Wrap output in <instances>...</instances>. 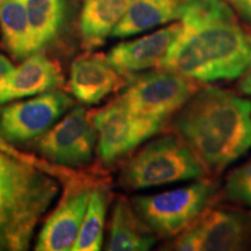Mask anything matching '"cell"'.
<instances>
[{"label": "cell", "instance_id": "obj_1", "mask_svg": "<svg viewBox=\"0 0 251 251\" xmlns=\"http://www.w3.org/2000/svg\"><path fill=\"white\" fill-rule=\"evenodd\" d=\"M171 127L208 172H220L251 148V100L219 87L198 89Z\"/></svg>", "mask_w": 251, "mask_h": 251}, {"label": "cell", "instance_id": "obj_2", "mask_svg": "<svg viewBox=\"0 0 251 251\" xmlns=\"http://www.w3.org/2000/svg\"><path fill=\"white\" fill-rule=\"evenodd\" d=\"M181 26L158 69L211 83L236 79L251 67V30L236 17Z\"/></svg>", "mask_w": 251, "mask_h": 251}, {"label": "cell", "instance_id": "obj_3", "mask_svg": "<svg viewBox=\"0 0 251 251\" xmlns=\"http://www.w3.org/2000/svg\"><path fill=\"white\" fill-rule=\"evenodd\" d=\"M59 194L58 179L0 152V251H25Z\"/></svg>", "mask_w": 251, "mask_h": 251}, {"label": "cell", "instance_id": "obj_4", "mask_svg": "<svg viewBox=\"0 0 251 251\" xmlns=\"http://www.w3.org/2000/svg\"><path fill=\"white\" fill-rule=\"evenodd\" d=\"M208 170L177 134L150 141L127 159L119 183L125 190H144L176 181L205 178Z\"/></svg>", "mask_w": 251, "mask_h": 251}, {"label": "cell", "instance_id": "obj_5", "mask_svg": "<svg viewBox=\"0 0 251 251\" xmlns=\"http://www.w3.org/2000/svg\"><path fill=\"white\" fill-rule=\"evenodd\" d=\"M216 196V185L202 178L171 191L136 196L130 201L157 237L171 238L192 225L213 205Z\"/></svg>", "mask_w": 251, "mask_h": 251}, {"label": "cell", "instance_id": "obj_6", "mask_svg": "<svg viewBox=\"0 0 251 251\" xmlns=\"http://www.w3.org/2000/svg\"><path fill=\"white\" fill-rule=\"evenodd\" d=\"M199 87L198 81L191 78L159 69L130 76L117 99L135 115L165 122Z\"/></svg>", "mask_w": 251, "mask_h": 251}, {"label": "cell", "instance_id": "obj_7", "mask_svg": "<svg viewBox=\"0 0 251 251\" xmlns=\"http://www.w3.org/2000/svg\"><path fill=\"white\" fill-rule=\"evenodd\" d=\"M97 130V153L105 165L114 164L164 128L165 122L135 115L115 98L90 111Z\"/></svg>", "mask_w": 251, "mask_h": 251}, {"label": "cell", "instance_id": "obj_8", "mask_svg": "<svg viewBox=\"0 0 251 251\" xmlns=\"http://www.w3.org/2000/svg\"><path fill=\"white\" fill-rule=\"evenodd\" d=\"M75 106L61 90L47 91L24 101L0 105V136L13 146L31 143Z\"/></svg>", "mask_w": 251, "mask_h": 251}, {"label": "cell", "instance_id": "obj_9", "mask_svg": "<svg viewBox=\"0 0 251 251\" xmlns=\"http://www.w3.org/2000/svg\"><path fill=\"white\" fill-rule=\"evenodd\" d=\"M31 146L52 164L70 169L89 164L97 148V130L90 112L83 106L72 107Z\"/></svg>", "mask_w": 251, "mask_h": 251}, {"label": "cell", "instance_id": "obj_10", "mask_svg": "<svg viewBox=\"0 0 251 251\" xmlns=\"http://www.w3.org/2000/svg\"><path fill=\"white\" fill-rule=\"evenodd\" d=\"M102 179L93 174L80 171L75 177L62 181L64 185L62 197L41 229L35 250H74L86 213L91 187Z\"/></svg>", "mask_w": 251, "mask_h": 251}, {"label": "cell", "instance_id": "obj_11", "mask_svg": "<svg viewBox=\"0 0 251 251\" xmlns=\"http://www.w3.org/2000/svg\"><path fill=\"white\" fill-rule=\"evenodd\" d=\"M187 228L196 235L199 250H242L251 236V214L211 206Z\"/></svg>", "mask_w": 251, "mask_h": 251}, {"label": "cell", "instance_id": "obj_12", "mask_svg": "<svg viewBox=\"0 0 251 251\" xmlns=\"http://www.w3.org/2000/svg\"><path fill=\"white\" fill-rule=\"evenodd\" d=\"M128 78L112 67L107 56L89 50L72 62L68 89L78 101L96 105L121 90Z\"/></svg>", "mask_w": 251, "mask_h": 251}, {"label": "cell", "instance_id": "obj_13", "mask_svg": "<svg viewBox=\"0 0 251 251\" xmlns=\"http://www.w3.org/2000/svg\"><path fill=\"white\" fill-rule=\"evenodd\" d=\"M181 27V23H176L140 39L119 43L106 55L108 62L127 78L147 69L157 68Z\"/></svg>", "mask_w": 251, "mask_h": 251}, {"label": "cell", "instance_id": "obj_14", "mask_svg": "<svg viewBox=\"0 0 251 251\" xmlns=\"http://www.w3.org/2000/svg\"><path fill=\"white\" fill-rule=\"evenodd\" d=\"M63 84L61 64L41 51L35 52L23 59L4 85L0 86V105L61 89Z\"/></svg>", "mask_w": 251, "mask_h": 251}, {"label": "cell", "instance_id": "obj_15", "mask_svg": "<svg viewBox=\"0 0 251 251\" xmlns=\"http://www.w3.org/2000/svg\"><path fill=\"white\" fill-rule=\"evenodd\" d=\"M156 242L157 236L140 218L130 200L118 196L113 206L106 250L146 251L151 249Z\"/></svg>", "mask_w": 251, "mask_h": 251}, {"label": "cell", "instance_id": "obj_16", "mask_svg": "<svg viewBox=\"0 0 251 251\" xmlns=\"http://www.w3.org/2000/svg\"><path fill=\"white\" fill-rule=\"evenodd\" d=\"M131 0H84L79 18V31L83 48H99L112 35Z\"/></svg>", "mask_w": 251, "mask_h": 251}, {"label": "cell", "instance_id": "obj_17", "mask_svg": "<svg viewBox=\"0 0 251 251\" xmlns=\"http://www.w3.org/2000/svg\"><path fill=\"white\" fill-rule=\"evenodd\" d=\"M181 6L183 0H131L111 36L125 39L180 19Z\"/></svg>", "mask_w": 251, "mask_h": 251}, {"label": "cell", "instance_id": "obj_18", "mask_svg": "<svg viewBox=\"0 0 251 251\" xmlns=\"http://www.w3.org/2000/svg\"><path fill=\"white\" fill-rule=\"evenodd\" d=\"M0 31L2 46L14 59L35 54L25 0H0Z\"/></svg>", "mask_w": 251, "mask_h": 251}, {"label": "cell", "instance_id": "obj_19", "mask_svg": "<svg viewBox=\"0 0 251 251\" xmlns=\"http://www.w3.org/2000/svg\"><path fill=\"white\" fill-rule=\"evenodd\" d=\"M108 201V180L102 179L91 187L86 213L74 251H98L101 249Z\"/></svg>", "mask_w": 251, "mask_h": 251}, {"label": "cell", "instance_id": "obj_20", "mask_svg": "<svg viewBox=\"0 0 251 251\" xmlns=\"http://www.w3.org/2000/svg\"><path fill=\"white\" fill-rule=\"evenodd\" d=\"M33 39L34 52L54 42L64 20V0H25Z\"/></svg>", "mask_w": 251, "mask_h": 251}, {"label": "cell", "instance_id": "obj_21", "mask_svg": "<svg viewBox=\"0 0 251 251\" xmlns=\"http://www.w3.org/2000/svg\"><path fill=\"white\" fill-rule=\"evenodd\" d=\"M225 193L230 201L251 206V159L229 174Z\"/></svg>", "mask_w": 251, "mask_h": 251}, {"label": "cell", "instance_id": "obj_22", "mask_svg": "<svg viewBox=\"0 0 251 251\" xmlns=\"http://www.w3.org/2000/svg\"><path fill=\"white\" fill-rule=\"evenodd\" d=\"M0 152L14 157V158L21 159V161L29 163V164L35 165L36 168L41 169V170L47 172V174L54 176L59 181H64L68 178L75 177V176H77L80 172L77 169L64 168V166L52 164V163L48 162L47 159L37 158V157L33 155H27V153L20 151L18 148H15V146H13V144L8 143L1 136H0Z\"/></svg>", "mask_w": 251, "mask_h": 251}, {"label": "cell", "instance_id": "obj_23", "mask_svg": "<svg viewBox=\"0 0 251 251\" xmlns=\"http://www.w3.org/2000/svg\"><path fill=\"white\" fill-rule=\"evenodd\" d=\"M237 13L242 17L247 23L251 24V0H230Z\"/></svg>", "mask_w": 251, "mask_h": 251}, {"label": "cell", "instance_id": "obj_24", "mask_svg": "<svg viewBox=\"0 0 251 251\" xmlns=\"http://www.w3.org/2000/svg\"><path fill=\"white\" fill-rule=\"evenodd\" d=\"M14 69L15 67L11 59L4 55H0V86L4 85L5 81L8 79Z\"/></svg>", "mask_w": 251, "mask_h": 251}, {"label": "cell", "instance_id": "obj_25", "mask_svg": "<svg viewBox=\"0 0 251 251\" xmlns=\"http://www.w3.org/2000/svg\"><path fill=\"white\" fill-rule=\"evenodd\" d=\"M238 91L247 96H251V67L248 69L242 76V79L238 83Z\"/></svg>", "mask_w": 251, "mask_h": 251}]
</instances>
